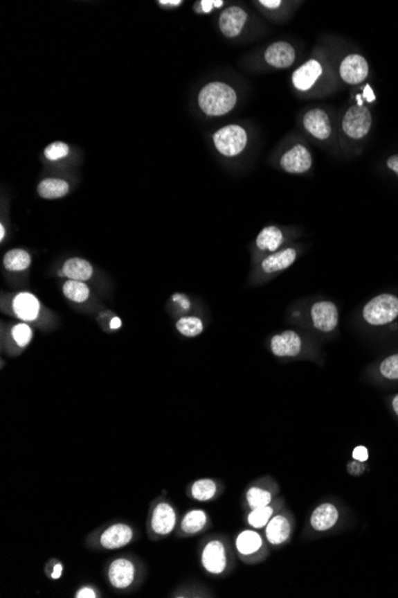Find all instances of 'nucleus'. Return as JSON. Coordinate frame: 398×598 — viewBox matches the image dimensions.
I'll use <instances>...</instances> for the list:
<instances>
[{"label":"nucleus","mask_w":398,"mask_h":598,"mask_svg":"<svg viewBox=\"0 0 398 598\" xmlns=\"http://www.w3.org/2000/svg\"><path fill=\"white\" fill-rule=\"evenodd\" d=\"M62 571H64V568H62V565L56 564L55 566H54V570H53V579H59V578H60L61 577V574H62Z\"/></svg>","instance_id":"42"},{"label":"nucleus","mask_w":398,"mask_h":598,"mask_svg":"<svg viewBox=\"0 0 398 598\" xmlns=\"http://www.w3.org/2000/svg\"><path fill=\"white\" fill-rule=\"evenodd\" d=\"M176 326L179 333L189 338L199 336L204 330L203 322L197 317H184L179 319L177 322Z\"/></svg>","instance_id":"29"},{"label":"nucleus","mask_w":398,"mask_h":598,"mask_svg":"<svg viewBox=\"0 0 398 598\" xmlns=\"http://www.w3.org/2000/svg\"><path fill=\"white\" fill-rule=\"evenodd\" d=\"M247 503L252 509L264 508L270 505L272 495L269 491L262 490L259 487H252L247 491Z\"/></svg>","instance_id":"30"},{"label":"nucleus","mask_w":398,"mask_h":598,"mask_svg":"<svg viewBox=\"0 0 398 598\" xmlns=\"http://www.w3.org/2000/svg\"><path fill=\"white\" fill-rule=\"evenodd\" d=\"M62 275L69 280L85 281L90 280L93 275V267L89 261L79 257L69 258L62 265Z\"/></svg>","instance_id":"20"},{"label":"nucleus","mask_w":398,"mask_h":598,"mask_svg":"<svg viewBox=\"0 0 398 598\" xmlns=\"http://www.w3.org/2000/svg\"><path fill=\"white\" fill-rule=\"evenodd\" d=\"M372 127V115L370 109L358 104L347 110L343 120V130L348 138L360 140L365 138Z\"/></svg>","instance_id":"4"},{"label":"nucleus","mask_w":398,"mask_h":598,"mask_svg":"<svg viewBox=\"0 0 398 598\" xmlns=\"http://www.w3.org/2000/svg\"><path fill=\"white\" fill-rule=\"evenodd\" d=\"M43 155L49 161H59L69 155V146L64 141H54L44 148Z\"/></svg>","instance_id":"32"},{"label":"nucleus","mask_w":398,"mask_h":598,"mask_svg":"<svg viewBox=\"0 0 398 598\" xmlns=\"http://www.w3.org/2000/svg\"><path fill=\"white\" fill-rule=\"evenodd\" d=\"M304 127L315 138L325 140L332 134L328 115L322 109H313L304 115Z\"/></svg>","instance_id":"15"},{"label":"nucleus","mask_w":398,"mask_h":598,"mask_svg":"<svg viewBox=\"0 0 398 598\" xmlns=\"http://www.w3.org/2000/svg\"><path fill=\"white\" fill-rule=\"evenodd\" d=\"M352 457H353V459H354V460L360 461V462H365V461H368V448L363 447V446H359V447H356V449L353 450V454H352Z\"/></svg>","instance_id":"37"},{"label":"nucleus","mask_w":398,"mask_h":598,"mask_svg":"<svg viewBox=\"0 0 398 598\" xmlns=\"http://www.w3.org/2000/svg\"><path fill=\"white\" fill-rule=\"evenodd\" d=\"M62 293L71 301L82 304L90 297V288L82 281L69 280L64 284Z\"/></svg>","instance_id":"26"},{"label":"nucleus","mask_w":398,"mask_h":598,"mask_svg":"<svg viewBox=\"0 0 398 598\" xmlns=\"http://www.w3.org/2000/svg\"><path fill=\"white\" fill-rule=\"evenodd\" d=\"M295 59V49L287 42H274L266 49V62L275 69H287L293 64Z\"/></svg>","instance_id":"12"},{"label":"nucleus","mask_w":398,"mask_h":598,"mask_svg":"<svg viewBox=\"0 0 398 598\" xmlns=\"http://www.w3.org/2000/svg\"><path fill=\"white\" fill-rule=\"evenodd\" d=\"M133 529L123 523L109 527L100 536V545L107 549H118L127 546L133 540Z\"/></svg>","instance_id":"14"},{"label":"nucleus","mask_w":398,"mask_h":598,"mask_svg":"<svg viewBox=\"0 0 398 598\" xmlns=\"http://www.w3.org/2000/svg\"><path fill=\"white\" fill-rule=\"evenodd\" d=\"M338 520V509L333 504H321L314 510L313 515L310 517V525L313 529L317 531H325L334 527Z\"/></svg>","instance_id":"18"},{"label":"nucleus","mask_w":398,"mask_h":598,"mask_svg":"<svg viewBox=\"0 0 398 598\" xmlns=\"http://www.w3.org/2000/svg\"><path fill=\"white\" fill-rule=\"evenodd\" d=\"M37 193L39 197L44 200H57L62 198L69 193V182L60 178H44L37 185Z\"/></svg>","instance_id":"21"},{"label":"nucleus","mask_w":398,"mask_h":598,"mask_svg":"<svg viewBox=\"0 0 398 598\" xmlns=\"http://www.w3.org/2000/svg\"><path fill=\"white\" fill-rule=\"evenodd\" d=\"M313 165V157L310 152L302 146L292 147L287 153H284L280 159V166L289 173H304L308 171Z\"/></svg>","instance_id":"9"},{"label":"nucleus","mask_w":398,"mask_h":598,"mask_svg":"<svg viewBox=\"0 0 398 598\" xmlns=\"http://www.w3.org/2000/svg\"><path fill=\"white\" fill-rule=\"evenodd\" d=\"M177 523L176 511L168 503H160L152 515V528L159 535H168Z\"/></svg>","instance_id":"16"},{"label":"nucleus","mask_w":398,"mask_h":598,"mask_svg":"<svg viewBox=\"0 0 398 598\" xmlns=\"http://www.w3.org/2000/svg\"><path fill=\"white\" fill-rule=\"evenodd\" d=\"M259 4H262V6H265L267 9H278L279 6L282 5V1L280 0H260L259 1Z\"/></svg>","instance_id":"40"},{"label":"nucleus","mask_w":398,"mask_h":598,"mask_svg":"<svg viewBox=\"0 0 398 598\" xmlns=\"http://www.w3.org/2000/svg\"><path fill=\"white\" fill-rule=\"evenodd\" d=\"M370 67L364 56L360 54H350L343 59L340 65V76L343 80L351 85H358L368 78Z\"/></svg>","instance_id":"6"},{"label":"nucleus","mask_w":398,"mask_h":598,"mask_svg":"<svg viewBox=\"0 0 398 598\" xmlns=\"http://www.w3.org/2000/svg\"><path fill=\"white\" fill-rule=\"evenodd\" d=\"M120 326H122V320L118 317L111 319V322H110V328L111 330H118Z\"/></svg>","instance_id":"43"},{"label":"nucleus","mask_w":398,"mask_h":598,"mask_svg":"<svg viewBox=\"0 0 398 598\" xmlns=\"http://www.w3.org/2000/svg\"><path fill=\"white\" fill-rule=\"evenodd\" d=\"M291 533V525L284 516H275L266 525V538L272 545L285 543Z\"/></svg>","instance_id":"22"},{"label":"nucleus","mask_w":398,"mask_h":598,"mask_svg":"<svg viewBox=\"0 0 398 598\" xmlns=\"http://www.w3.org/2000/svg\"><path fill=\"white\" fill-rule=\"evenodd\" d=\"M11 335L16 344L21 348H26L33 340V330L26 323H19L15 325L11 330Z\"/></svg>","instance_id":"33"},{"label":"nucleus","mask_w":398,"mask_h":598,"mask_svg":"<svg viewBox=\"0 0 398 598\" xmlns=\"http://www.w3.org/2000/svg\"><path fill=\"white\" fill-rule=\"evenodd\" d=\"M208 522V516L203 510H192L185 515L184 520L181 522V529L185 533L196 534L201 531L206 527Z\"/></svg>","instance_id":"27"},{"label":"nucleus","mask_w":398,"mask_h":598,"mask_svg":"<svg viewBox=\"0 0 398 598\" xmlns=\"http://www.w3.org/2000/svg\"><path fill=\"white\" fill-rule=\"evenodd\" d=\"M273 515V509L270 505L264 508L253 509L248 515V525L255 529H260L267 525L270 522L271 517Z\"/></svg>","instance_id":"31"},{"label":"nucleus","mask_w":398,"mask_h":598,"mask_svg":"<svg viewBox=\"0 0 398 598\" xmlns=\"http://www.w3.org/2000/svg\"><path fill=\"white\" fill-rule=\"evenodd\" d=\"M284 237L282 231L275 226H267L259 233L257 238V249L262 251L275 252L279 246L283 244Z\"/></svg>","instance_id":"23"},{"label":"nucleus","mask_w":398,"mask_h":598,"mask_svg":"<svg viewBox=\"0 0 398 598\" xmlns=\"http://www.w3.org/2000/svg\"><path fill=\"white\" fill-rule=\"evenodd\" d=\"M310 315L314 327L318 331L332 332L338 326V310L334 302H315L310 310Z\"/></svg>","instance_id":"5"},{"label":"nucleus","mask_w":398,"mask_h":598,"mask_svg":"<svg viewBox=\"0 0 398 598\" xmlns=\"http://www.w3.org/2000/svg\"><path fill=\"white\" fill-rule=\"evenodd\" d=\"M222 0H219V1L217 0H201V1L196 3L195 10L197 12L210 13L212 11V9H219V8H222Z\"/></svg>","instance_id":"35"},{"label":"nucleus","mask_w":398,"mask_h":598,"mask_svg":"<svg viewBox=\"0 0 398 598\" xmlns=\"http://www.w3.org/2000/svg\"><path fill=\"white\" fill-rule=\"evenodd\" d=\"M158 4L161 5V6L177 8V6H180V5L183 4V1L181 0H160V1H158Z\"/></svg>","instance_id":"41"},{"label":"nucleus","mask_w":398,"mask_h":598,"mask_svg":"<svg viewBox=\"0 0 398 598\" xmlns=\"http://www.w3.org/2000/svg\"><path fill=\"white\" fill-rule=\"evenodd\" d=\"M3 264L5 269L9 272H24L30 267L31 256L28 251L13 249L4 254Z\"/></svg>","instance_id":"24"},{"label":"nucleus","mask_w":398,"mask_h":598,"mask_svg":"<svg viewBox=\"0 0 398 598\" xmlns=\"http://www.w3.org/2000/svg\"><path fill=\"white\" fill-rule=\"evenodd\" d=\"M379 370L386 379L398 380V353L389 356L381 362Z\"/></svg>","instance_id":"34"},{"label":"nucleus","mask_w":398,"mask_h":598,"mask_svg":"<svg viewBox=\"0 0 398 598\" xmlns=\"http://www.w3.org/2000/svg\"><path fill=\"white\" fill-rule=\"evenodd\" d=\"M75 597L77 598H96L97 597V594H96L95 590L92 589V588H82V589L78 591L77 594H75Z\"/></svg>","instance_id":"38"},{"label":"nucleus","mask_w":398,"mask_h":598,"mask_svg":"<svg viewBox=\"0 0 398 598\" xmlns=\"http://www.w3.org/2000/svg\"><path fill=\"white\" fill-rule=\"evenodd\" d=\"M217 486L211 479H201L195 482L191 489V495L198 502H206L212 500L216 495Z\"/></svg>","instance_id":"28"},{"label":"nucleus","mask_w":398,"mask_h":598,"mask_svg":"<svg viewBox=\"0 0 398 598\" xmlns=\"http://www.w3.org/2000/svg\"><path fill=\"white\" fill-rule=\"evenodd\" d=\"M297 254L293 249H285L278 251L266 257L262 262V269L266 274H273V272H282L287 267H291L295 263Z\"/></svg>","instance_id":"19"},{"label":"nucleus","mask_w":398,"mask_h":598,"mask_svg":"<svg viewBox=\"0 0 398 598\" xmlns=\"http://www.w3.org/2000/svg\"><path fill=\"white\" fill-rule=\"evenodd\" d=\"M172 301L176 302L180 306V308L183 310H189L191 308V302L189 297L184 294L176 293L172 295Z\"/></svg>","instance_id":"36"},{"label":"nucleus","mask_w":398,"mask_h":598,"mask_svg":"<svg viewBox=\"0 0 398 598\" xmlns=\"http://www.w3.org/2000/svg\"><path fill=\"white\" fill-rule=\"evenodd\" d=\"M323 69L320 62L316 60H309L307 64L300 66V69L292 74V82L296 89L300 91H307L314 87L317 79L320 78Z\"/></svg>","instance_id":"17"},{"label":"nucleus","mask_w":398,"mask_h":598,"mask_svg":"<svg viewBox=\"0 0 398 598\" xmlns=\"http://www.w3.org/2000/svg\"><path fill=\"white\" fill-rule=\"evenodd\" d=\"M365 322L373 326L386 325L398 317V297L392 294H381L373 297L363 310Z\"/></svg>","instance_id":"2"},{"label":"nucleus","mask_w":398,"mask_h":598,"mask_svg":"<svg viewBox=\"0 0 398 598\" xmlns=\"http://www.w3.org/2000/svg\"><path fill=\"white\" fill-rule=\"evenodd\" d=\"M5 236H6V231H5L4 224L1 222V224H0V241H1V243L4 241Z\"/></svg>","instance_id":"45"},{"label":"nucleus","mask_w":398,"mask_h":598,"mask_svg":"<svg viewBox=\"0 0 398 598\" xmlns=\"http://www.w3.org/2000/svg\"><path fill=\"white\" fill-rule=\"evenodd\" d=\"M236 92L230 85L222 82H211L201 89L198 104L206 116L219 117L227 115L235 108Z\"/></svg>","instance_id":"1"},{"label":"nucleus","mask_w":398,"mask_h":598,"mask_svg":"<svg viewBox=\"0 0 398 598\" xmlns=\"http://www.w3.org/2000/svg\"><path fill=\"white\" fill-rule=\"evenodd\" d=\"M365 97H366V99H368V102H373V100L376 99V97H374V94H373L372 89L368 87H368H366V89H365Z\"/></svg>","instance_id":"44"},{"label":"nucleus","mask_w":398,"mask_h":598,"mask_svg":"<svg viewBox=\"0 0 398 598\" xmlns=\"http://www.w3.org/2000/svg\"><path fill=\"white\" fill-rule=\"evenodd\" d=\"M392 409H394L395 414L398 416V394L395 396L394 401H392Z\"/></svg>","instance_id":"46"},{"label":"nucleus","mask_w":398,"mask_h":598,"mask_svg":"<svg viewBox=\"0 0 398 598\" xmlns=\"http://www.w3.org/2000/svg\"><path fill=\"white\" fill-rule=\"evenodd\" d=\"M12 310L23 322H33L39 317L41 304L34 294L23 292L13 297Z\"/></svg>","instance_id":"13"},{"label":"nucleus","mask_w":398,"mask_h":598,"mask_svg":"<svg viewBox=\"0 0 398 598\" xmlns=\"http://www.w3.org/2000/svg\"><path fill=\"white\" fill-rule=\"evenodd\" d=\"M262 546V536L254 530H244L236 538V548L242 555L254 554Z\"/></svg>","instance_id":"25"},{"label":"nucleus","mask_w":398,"mask_h":598,"mask_svg":"<svg viewBox=\"0 0 398 598\" xmlns=\"http://www.w3.org/2000/svg\"><path fill=\"white\" fill-rule=\"evenodd\" d=\"M386 165L391 171H394L398 176V155L389 157V159L386 160Z\"/></svg>","instance_id":"39"},{"label":"nucleus","mask_w":398,"mask_h":598,"mask_svg":"<svg viewBox=\"0 0 398 598\" xmlns=\"http://www.w3.org/2000/svg\"><path fill=\"white\" fill-rule=\"evenodd\" d=\"M247 18L248 15L240 6H229L219 16V29L226 37L234 39L240 35Z\"/></svg>","instance_id":"7"},{"label":"nucleus","mask_w":398,"mask_h":598,"mask_svg":"<svg viewBox=\"0 0 398 598\" xmlns=\"http://www.w3.org/2000/svg\"><path fill=\"white\" fill-rule=\"evenodd\" d=\"M302 350V340L292 330L282 332L272 337L271 351L277 358H295Z\"/></svg>","instance_id":"8"},{"label":"nucleus","mask_w":398,"mask_h":598,"mask_svg":"<svg viewBox=\"0 0 398 598\" xmlns=\"http://www.w3.org/2000/svg\"><path fill=\"white\" fill-rule=\"evenodd\" d=\"M216 150L224 157H236L247 146L246 130L237 125H229L217 130L212 137Z\"/></svg>","instance_id":"3"},{"label":"nucleus","mask_w":398,"mask_h":598,"mask_svg":"<svg viewBox=\"0 0 398 598\" xmlns=\"http://www.w3.org/2000/svg\"><path fill=\"white\" fill-rule=\"evenodd\" d=\"M201 564L208 572L212 574H219L226 570L227 556L222 543L214 540L206 545L201 553Z\"/></svg>","instance_id":"10"},{"label":"nucleus","mask_w":398,"mask_h":598,"mask_svg":"<svg viewBox=\"0 0 398 598\" xmlns=\"http://www.w3.org/2000/svg\"><path fill=\"white\" fill-rule=\"evenodd\" d=\"M109 581L116 589H125L132 586L135 579V566L130 560L120 558L112 561L109 568Z\"/></svg>","instance_id":"11"}]
</instances>
